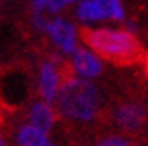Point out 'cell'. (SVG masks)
<instances>
[{"label": "cell", "instance_id": "6da1fadb", "mask_svg": "<svg viewBox=\"0 0 148 146\" xmlns=\"http://www.w3.org/2000/svg\"><path fill=\"white\" fill-rule=\"evenodd\" d=\"M82 39L97 57L115 64H133L142 53L136 35L125 27H86L82 31Z\"/></svg>", "mask_w": 148, "mask_h": 146}, {"label": "cell", "instance_id": "52a82bcc", "mask_svg": "<svg viewBox=\"0 0 148 146\" xmlns=\"http://www.w3.org/2000/svg\"><path fill=\"white\" fill-rule=\"evenodd\" d=\"M113 121L123 131H136L146 121V109L134 101L121 103L113 109Z\"/></svg>", "mask_w": 148, "mask_h": 146}, {"label": "cell", "instance_id": "7c38bea8", "mask_svg": "<svg viewBox=\"0 0 148 146\" xmlns=\"http://www.w3.org/2000/svg\"><path fill=\"white\" fill-rule=\"evenodd\" d=\"M41 146H59V144H57V142H53L51 138H47V140H45V142H43Z\"/></svg>", "mask_w": 148, "mask_h": 146}, {"label": "cell", "instance_id": "4fadbf2b", "mask_svg": "<svg viewBox=\"0 0 148 146\" xmlns=\"http://www.w3.org/2000/svg\"><path fill=\"white\" fill-rule=\"evenodd\" d=\"M0 146H6V140H4V136L0 134Z\"/></svg>", "mask_w": 148, "mask_h": 146}, {"label": "cell", "instance_id": "7a4b0ae2", "mask_svg": "<svg viewBox=\"0 0 148 146\" xmlns=\"http://www.w3.org/2000/svg\"><path fill=\"white\" fill-rule=\"evenodd\" d=\"M57 113L68 121L88 123L101 109V94L94 82L66 76L57 97Z\"/></svg>", "mask_w": 148, "mask_h": 146}, {"label": "cell", "instance_id": "9c48e42d", "mask_svg": "<svg viewBox=\"0 0 148 146\" xmlns=\"http://www.w3.org/2000/svg\"><path fill=\"white\" fill-rule=\"evenodd\" d=\"M68 0H33L29 4L31 16L41 18H59V14L68 6Z\"/></svg>", "mask_w": 148, "mask_h": 146}, {"label": "cell", "instance_id": "3957f363", "mask_svg": "<svg viewBox=\"0 0 148 146\" xmlns=\"http://www.w3.org/2000/svg\"><path fill=\"white\" fill-rule=\"evenodd\" d=\"M76 18L84 25L97 22H125V8L119 0H82L76 6Z\"/></svg>", "mask_w": 148, "mask_h": 146}, {"label": "cell", "instance_id": "8992f818", "mask_svg": "<svg viewBox=\"0 0 148 146\" xmlns=\"http://www.w3.org/2000/svg\"><path fill=\"white\" fill-rule=\"evenodd\" d=\"M70 68L74 76L82 80H92L103 72V60L88 47H78V51L70 57Z\"/></svg>", "mask_w": 148, "mask_h": 146}, {"label": "cell", "instance_id": "277c9868", "mask_svg": "<svg viewBox=\"0 0 148 146\" xmlns=\"http://www.w3.org/2000/svg\"><path fill=\"white\" fill-rule=\"evenodd\" d=\"M62 70H60V57H51L39 64L37 72V92L41 99L47 103H55L59 97V92L62 88Z\"/></svg>", "mask_w": 148, "mask_h": 146}, {"label": "cell", "instance_id": "5b68a950", "mask_svg": "<svg viewBox=\"0 0 148 146\" xmlns=\"http://www.w3.org/2000/svg\"><path fill=\"white\" fill-rule=\"evenodd\" d=\"M43 33L53 41V45L59 49L60 55L72 57L78 51V29L66 18H53L45 25Z\"/></svg>", "mask_w": 148, "mask_h": 146}, {"label": "cell", "instance_id": "ba28073f", "mask_svg": "<svg viewBox=\"0 0 148 146\" xmlns=\"http://www.w3.org/2000/svg\"><path fill=\"white\" fill-rule=\"evenodd\" d=\"M55 123H57V111L53 107V103H47L43 99L31 103L29 111H27V125L39 129L45 134H49L53 131Z\"/></svg>", "mask_w": 148, "mask_h": 146}, {"label": "cell", "instance_id": "30bf717a", "mask_svg": "<svg viewBox=\"0 0 148 146\" xmlns=\"http://www.w3.org/2000/svg\"><path fill=\"white\" fill-rule=\"evenodd\" d=\"M47 138H49V134L41 132L39 129L27 123H23L16 131V146H41Z\"/></svg>", "mask_w": 148, "mask_h": 146}, {"label": "cell", "instance_id": "8fae6325", "mask_svg": "<svg viewBox=\"0 0 148 146\" xmlns=\"http://www.w3.org/2000/svg\"><path fill=\"white\" fill-rule=\"evenodd\" d=\"M94 146H133L127 138L123 136H117V134H109V136H103L99 138Z\"/></svg>", "mask_w": 148, "mask_h": 146}]
</instances>
